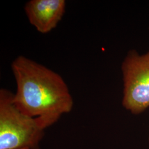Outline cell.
I'll return each instance as SVG.
<instances>
[{"mask_svg": "<svg viewBox=\"0 0 149 149\" xmlns=\"http://www.w3.org/2000/svg\"><path fill=\"white\" fill-rule=\"evenodd\" d=\"M17 90L12 101L45 130L71 112L74 100L63 77L43 65L20 55L11 64Z\"/></svg>", "mask_w": 149, "mask_h": 149, "instance_id": "1", "label": "cell"}, {"mask_svg": "<svg viewBox=\"0 0 149 149\" xmlns=\"http://www.w3.org/2000/svg\"><path fill=\"white\" fill-rule=\"evenodd\" d=\"M13 95L0 90V149H39L45 129L36 118L16 108Z\"/></svg>", "mask_w": 149, "mask_h": 149, "instance_id": "2", "label": "cell"}, {"mask_svg": "<svg viewBox=\"0 0 149 149\" xmlns=\"http://www.w3.org/2000/svg\"><path fill=\"white\" fill-rule=\"evenodd\" d=\"M124 91L122 104L134 114L149 107V50L139 55L130 50L122 65Z\"/></svg>", "mask_w": 149, "mask_h": 149, "instance_id": "3", "label": "cell"}, {"mask_svg": "<svg viewBox=\"0 0 149 149\" xmlns=\"http://www.w3.org/2000/svg\"><path fill=\"white\" fill-rule=\"evenodd\" d=\"M65 0H31L26 3L24 11L30 23L42 34L55 29L65 12Z\"/></svg>", "mask_w": 149, "mask_h": 149, "instance_id": "4", "label": "cell"}]
</instances>
